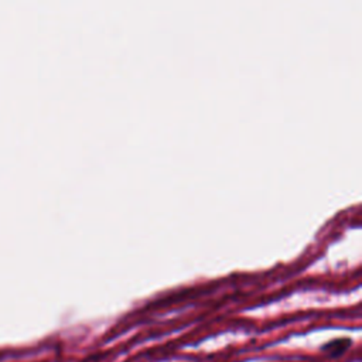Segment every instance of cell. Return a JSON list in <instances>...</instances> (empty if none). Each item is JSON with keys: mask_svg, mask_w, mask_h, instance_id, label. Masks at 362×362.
<instances>
[{"mask_svg": "<svg viewBox=\"0 0 362 362\" xmlns=\"http://www.w3.org/2000/svg\"><path fill=\"white\" fill-rule=\"evenodd\" d=\"M352 345V339L348 337H341V338H334L321 346V352H324L328 358H341Z\"/></svg>", "mask_w": 362, "mask_h": 362, "instance_id": "obj_1", "label": "cell"}]
</instances>
